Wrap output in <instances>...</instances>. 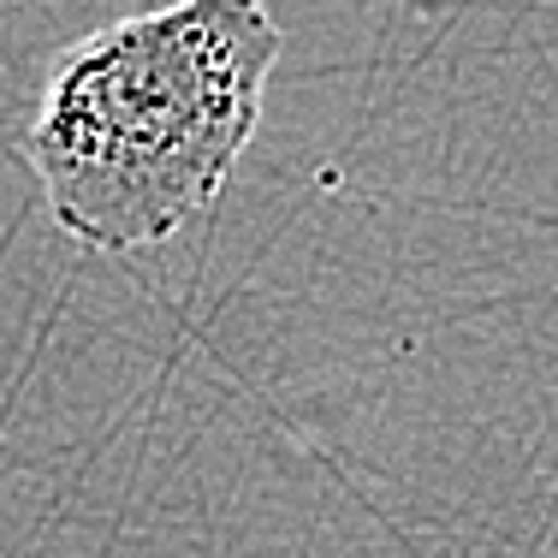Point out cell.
<instances>
[{
    "label": "cell",
    "instance_id": "cell-1",
    "mask_svg": "<svg viewBox=\"0 0 558 558\" xmlns=\"http://www.w3.org/2000/svg\"><path fill=\"white\" fill-rule=\"evenodd\" d=\"M279 43L268 0H172L60 48L24 131L60 232L131 256L208 215L262 125Z\"/></svg>",
    "mask_w": 558,
    "mask_h": 558
}]
</instances>
